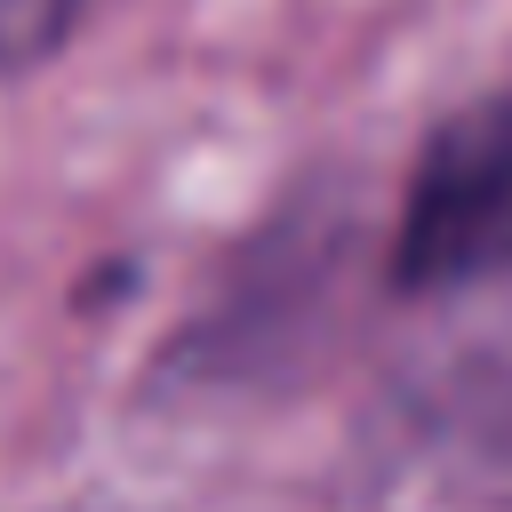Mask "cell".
Segmentation results:
<instances>
[{"label": "cell", "mask_w": 512, "mask_h": 512, "mask_svg": "<svg viewBox=\"0 0 512 512\" xmlns=\"http://www.w3.org/2000/svg\"><path fill=\"white\" fill-rule=\"evenodd\" d=\"M392 280L416 296H464L512 280V88L432 128L400 200Z\"/></svg>", "instance_id": "cell-1"}, {"label": "cell", "mask_w": 512, "mask_h": 512, "mask_svg": "<svg viewBox=\"0 0 512 512\" xmlns=\"http://www.w3.org/2000/svg\"><path fill=\"white\" fill-rule=\"evenodd\" d=\"M88 0H0V72H32L80 32Z\"/></svg>", "instance_id": "cell-2"}]
</instances>
